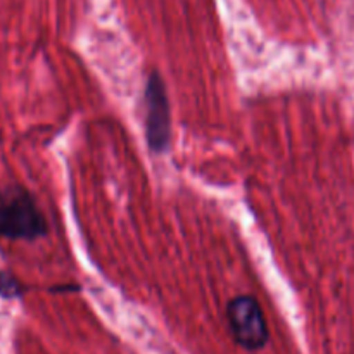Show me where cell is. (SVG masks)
<instances>
[{
	"label": "cell",
	"instance_id": "3957f363",
	"mask_svg": "<svg viewBox=\"0 0 354 354\" xmlns=\"http://www.w3.org/2000/svg\"><path fill=\"white\" fill-rule=\"evenodd\" d=\"M228 325L235 342L248 351L265 348L270 339L261 306L252 296H237L228 303Z\"/></svg>",
	"mask_w": 354,
	"mask_h": 354
},
{
	"label": "cell",
	"instance_id": "7a4b0ae2",
	"mask_svg": "<svg viewBox=\"0 0 354 354\" xmlns=\"http://www.w3.org/2000/svg\"><path fill=\"white\" fill-rule=\"evenodd\" d=\"M145 135L152 152L161 154L171 142V111L165 80L159 73H152L145 83Z\"/></svg>",
	"mask_w": 354,
	"mask_h": 354
},
{
	"label": "cell",
	"instance_id": "6da1fadb",
	"mask_svg": "<svg viewBox=\"0 0 354 354\" xmlns=\"http://www.w3.org/2000/svg\"><path fill=\"white\" fill-rule=\"evenodd\" d=\"M47 234V221L35 197L17 185L0 190V237L37 241Z\"/></svg>",
	"mask_w": 354,
	"mask_h": 354
},
{
	"label": "cell",
	"instance_id": "277c9868",
	"mask_svg": "<svg viewBox=\"0 0 354 354\" xmlns=\"http://www.w3.org/2000/svg\"><path fill=\"white\" fill-rule=\"evenodd\" d=\"M24 292V287L21 286L19 280L9 272H0V296L3 299H16Z\"/></svg>",
	"mask_w": 354,
	"mask_h": 354
}]
</instances>
